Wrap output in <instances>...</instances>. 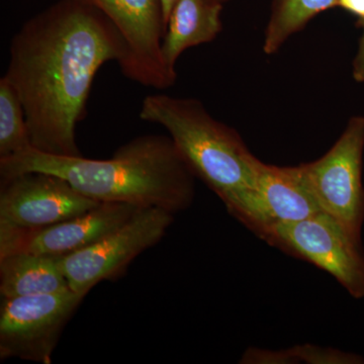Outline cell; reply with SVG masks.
I'll return each mask as SVG.
<instances>
[{
    "label": "cell",
    "instance_id": "cell-1",
    "mask_svg": "<svg viewBox=\"0 0 364 364\" xmlns=\"http://www.w3.org/2000/svg\"><path fill=\"white\" fill-rule=\"evenodd\" d=\"M126 57L121 33L86 0H66L28 21L11 40L4 77L23 102L32 147L82 156L76 128L86 117L95 75Z\"/></svg>",
    "mask_w": 364,
    "mask_h": 364
},
{
    "label": "cell",
    "instance_id": "cell-2",
    "mask_svg": "<svg viewBox=\"0 0 364 364\" xmlns=\"http://www.w3.org/2000/svg\"><path fill=\"white\" fill-rule=\"evenodd\" d=\"M33 171L61 177L98 203L159 208L176 215L195 198V174L170 136H136L107 160L57 156L33 147L0 158L1 179Z\"/></svg>",
    "mask_w": 364,
    "mask_h": 364
},
{
    "label": "cell",
    "instance_id": "cell-3",
    "mask_svg": "<svg viewBox=\"0 0 364 364\" xmlns=\"http://www.w3.org/2000/svg\"><path fill=\"white\" fill-rule=\"evenodd\" d=\"M140 117L168 132L193 173L228 210L253 188L257 157L238 132L210 116L200 100L150 95L143 100Z\"/></svg>",
    "mask_w": 364,
    "mask_h": 364
},
{
    "label": "cell",
    "instance_id": "cell-4",
    "mask_svg": "<svg viewBox=\"0 0 364 364\" xmlns=\"http://www.w3.org/2000/svg\"><path fill=\"white\" fill-rule=\"evenodd\" d=\"M54 174L26 172L1 179L0 257L23 250L30 235L97 205Z\"/></svg>",
    "mask_w": 364,
    "mask_h": 364
},
{
    "label": "cell",
    "instance_id": "cell-5",
    "mask_svg": "<svg viewBox=\"0 0 364 364\" xmlns=\"http://www.w3.org/2000/svg\"><path fill=\"white\" fill-rule=\"evenodd\" d=\"M256 235L273 247L329 273L352 298H364L363 240L331 215L321 212L301 221L265 228Z\"/></svg>",
    "mask_w": 364,
    "mask_h": 364
},
{
    "label": "cell",
    "instance_id": "cell-6",
    "mask_svg": "<svg viewBox=\"0 0 364 364\" xmlns=\"http://www.w3.org/2000/svg\"><path fill=\"white\" fill-rule=\"evenodd\" d=\"M363 152L364 117H353L331 149L316 161L299 165L322 212L358 240L364 223Z\"/></svg>",
    "mask_w": 364,
    "mask_h": 364
},
{
    "label": "cell",
    "instance_id": "cell-7",
    "mask_svg": "<svg viewBox=\"0 0 364 364\" xmlns=\"http://www.w3.org/2000/svg\"><path fill=\"white\" fill-rule=\"evenodd\" d=\"M173 215L163 208H142L102 240L58 257L72 291L87 296L100 282L119 277L136 256L162 240Z\"/></svg>",
    "mask_w": 364,
    "mask_h": 364
},
{
    "label": "cell",
    "instance_id": "cell-8",
    "mask_svg": "<svg viewBox=\"0 0 364 364\" xmlns=\"http://www.w3.org/2000/svg\"><path fill=\"white\" fill-rule=\"evenodd\" d=\"M86 296L59 293L2 298L0 359L50 364L62 332Z\"/></svg>",
    "mask_w": 364,
    "mask_h": 364
},
{
    "label": "cell",
    "instance_id": "cell-9",
    "mask_svg": "<svg viewBox=\"0 0 364 364\" xmlns=\"http://www.w3.org/2000/svg\"><path fill=\"white\" fill-rule=\"evenodd\" d=\"M109 18L127 47L119 68L139 85L165 90L176 83L177 72L169 70L162 56L166 25L161 0H86Z\"/></svg>",
    "mask_w": 364,
    "mask_h": 364
},
{
    "label": "cell",
    "instance_id": "cell-10",
    "mask_svg": "<svg viewBox=\"0 0 364 364\" xmlns=\"http://www.w3.org/2000/svg\"><path fill=\"white\" fill-rule=\"evenodd\" d=\"M249 230L308 219L322 212L299 166L279 167L255 160L252 189L228 210Z\"/></svg>",
    "mask_w": 364,
    "mask_h": 364
},
{
    "label": "cell",
    "instance_id": "cell-11",
    "mask_svg": "<svg viewBox=\"0 0 364 364\" xmlns=\"http://www.w3.org/2000/svg\"><path fill=\"white\" fill-rule=\"evenodd\" d=\"M141 208L130 203H98L82 214L30 235L21 251L61 257L82 250L123 226Z\"/></svg>",
    "mask_w": 364,
    "mask_h": 364
},
{
    "label": "cell",
    "instance_id": "cell-12",
    "mask_svg": "<svg viewBox=\"0 0 364 364\" xmlns=\"http://www.w3.org/2000/svg\"><path fill=\"white\" fill-rule=\"evenodd\" d=\"M221 0H177L166 23L162 56L169 70L189 48L207 44L221 33Z\"/></svg>",
    "mask_w": 364,
    "mask_h": 364
},
{
    "label": "cell",
    "instance_id": "cell-13",
    "mask_svg": "<svg viewBox=\"0 0 364 364\" xmlns=\"http://www.w3.org/2000/svg\"><path fill=\"white\" fill-rule=\"evenodd\" d=\"M70 289L58 257L18 251L0 257L2 298L59 293Z\"/></svg>",
    "mask_w": 364,
    "mask_h": 364
},
{
    "label": "cell",
    "instance_id": "cell-14",
    "mask_svg": "<svg viewBox=\"0 0 364 364\" xmlns=\"http://www.w3.org/2000/svg\"><path fill=\"white\" fill-rule=\"evenodd\" d=\"M337 2L338 0H272L263 51L267 55L279 52L294 33L304 30L318 14L337 6Z\"/></svg>",
    "mask_w": 364,
    "mask_h": 364
},
{
    "label": "cell",
    "instance_id": "cell-15",
    "mask_svg": "<svg viewBox=\"0 0 364 364\" xmlns=\"http://www.w3.org/2000/svg\"><path fill=\"white\" fill-rule=\"evenodd\" d=\"M31 147L23 102L4 76L0 79V158L13 156Z\"/></svg>",
    "mask_w": 364,
    "mask_h": 364
},
{
    "label": "cell",
    "instance_id": "cell-16",
    "mask_svg": "<svg viewBox=\"0 0 364 364\" xmlns=\"http://www.w3.org/2000/svg\"><path fill=\"white\" fill-rule=\"evenodd\" d=\"M335 363L360 364L364 359L356 354L322 349L318 347L305 345L296 346L287 351L249 350L244 354L242 363Z\"/></svg>",
    "mask_w": 364,
    "mask_h": 364
},
{
    "label": "cell",
    "instance_id": "cell-17",
    "mask_svg": "<svg viewBox=\"0 0 364 364\" xmlns=\"http://www.w3.org/2000/svg\"><path fill=\"white\" fill-rule=\"evenodd\" d=\"M358 23L363 26V33L359 41L358 54L352 64V75L358 82H364V21Z\"/></svg>",
    "mask_w": 364,
    "mask_h": 364
},
{
    "label": "cell",
    "instance_id": "cell-18",
    "mask_svg": "<svg viewBox=\"0 0 364 364\" xmlns=\"http://www.w3.org/2000/svg\"><path fill=\"white\" fill-rule=\"evenodd\" d=\"M337 6L358 16V23L364 21V0H338Z\"/></svg>",
    "mask_w": 364,
    "mask_h": 364
},
{
    "label": "cell",
    "instance_id": "cell-19",
    "mask_svg": "<svg viewBox=\"0 0 364 364\" xmlns=\"http://www.w3.org/2000/svg\"><path fill=\"white\" fill-rule=\"evenodd\" d=\"M177 0H161L163 16H164L165 25L168 21L170 14H171L172 9L176 6Z\"/></svg>",
    "mask_w": 364,
    "mask_h": 364
},
{
    "label": "cell",
    "instance_id": "cell-20",
    "mask_svg": "<svg viewBox=\"0 0 364 364\" xmlns=\"http://www.w3.org/2000/svg\"><path fill=\"white\" fill-rule=\"evenodd\" d=\"M222 2H225L224 0H221Z\"/></svg>",
    "mask_w": 364,
    "mask_h": 364
},
{
    "label": "cell",
    "instance_id": "cell-21",
    "mask_svg": "<svg viewBox=\"0 0 364 364\" xmlns=\"http://www.w3.org/2000/svg\"><path fill=\"white\" fill-rule=\"evenodd\" d=\"M224 1H227V0H224Z\"/></svg>",
    "mask_w": 364,
    "mask_h": 364
}]
</instances>
